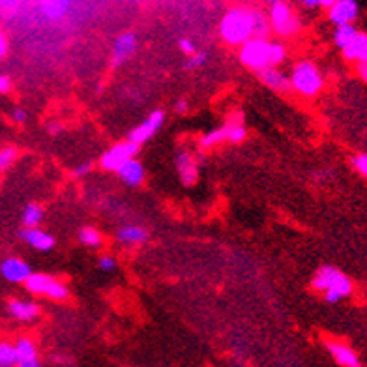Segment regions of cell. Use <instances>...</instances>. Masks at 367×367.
<instances>
[{"instance_id":"obj_24","label":"cell","mask_w":367,"mask_h":367,"mask_svg":"<svg viewBox=\"0 0 367 367\" xmlns=\"http://www.w3.org/2000/svg\"><path fill=\"white\" fill-rule=\"evenodd\" d=\"M77 238H79V244L90 248V250H97L103 245V236L96 227H83Z\"/></svg>"},{"instance_id":"obj_1","label":"cell","mask_w":367,"mask_h":367,"mask_svg":"<svg viewBox=\"0 0 367 367\" xmlns=\"http://www.w3.org/2000/svg\"><path fill=\"white\" fill-rule=\"evenodd\" d=\"M272 26L265 14L251 8H230L220 23L221 40L230 47H240L250 38H268Z\"/></svg>"},{"instance_id":"obj_13","label":"cell","mask_w":367,"mask_h":367,"mask_svg":"<svg viewBox=\"0 0 367 367\" xmlns=\"http://www.w3.org/2000/svg\"><path fill=\"white\" fill-rule=\"evenodd\" d=\"M0 274L6 281L10 283H25L26 277L32 274V268L26 265L23 259L17 257H8V259L0 265Z\"/></svg>"},{"instance_id":"obj_30","label":"cell","mask_w":367,"mask_h":367,"mask_svg":"<svg viewBox=\"0 0 367 367\" xmlns=\"http://www.w3.org/2000/svg\"><path fill=\"white\" fill-rule=\"evenodd\" d=\"M351 164H352V169H354L358 174H362L363 179H367V152L352 156Z\"/></svg>"},{"instance_id":"obj_15","label":"cell","mask_w":367,"mask_h":367,"mask_svg":"<svg viewBox=\"0 0 367 367\" xmlns=\"http://www.w3.org/2000/svg\"><path fill=\"white\" fill-rule=\"evenodd\" d=\"M19 238L38 251H49L53 250L56 244L55 236L46 233V230L38 229V227H25V229L19 233Z\"/></svg>"},{"instance_id":"obj_2","label":"cell","mask_w":367,"mask_h":367,"mask_svg":"<svg viewBox=\"0 0 367 367\" xmlns=\"http://www.w3.org/2000/svg\"><path fill=\"white\" fill-rule=\"evenodd\" d=\"M312 287L313 291L321 292L324 296V300L328 304H337L343 298H349L352 294V291H354V285H352V281L349 280L347 275L343 274L339 268L330 265L321 266L315 272Z\"/></svg>"},{"instance_id":"obj_11","label":"cell","mask_w":367,"mask_h":367,"mask_svg":"<svg viewBox=\"0 0 367 367\" xmlns=\"http://www.w3.org/2000/svg\"><path fill=\"white\" fill-rule=\"evenodd\" d=\"M176 171L184 186H193L199 180V161L189 150H180L176 154Z\"/></svg>"},{"instance_id":"obj_3","label":"cell","mask_w":367,"mask_h":367,"mask_svg":"<svg viewBox=\"0 0 367 367\" xmlns=\"http://www.w3.org/2000/svg\"><path fill=\"white\" fill-rule=\"evenodd\" d=\"M291 90L304 97L319 96L324 88V75L313 60H298L291 70Z\"/></svg>"},{"instance_id":"obj_5","label":"cell","mask_w":367,"mask_h":367,"mask_svg":"<svg viewBox=\"0 0 367 367\" xmlns=\"http://www.w3.org/2000/svg\"><path fill=\"white\" fill-rule=\"evenodd\" d=\"M240 62L253 72L272 66V41L268 38H250L240 46Z\"/></svg>"},{"instance_id":"obj_6","label":"cell","mask_w":367,"mask_h":367,"mask_svg":"<svg viewBox=\"0 0 367 367\" xmlns=\"http://www.w3.org/2000/svg\"><path fill=\"white\" fill-rule=\"evenodd\" d=\"M25 287L31 294L46 296V298L55 302H64L68 300V296H70L68 287L64 285L60 280H56V277L47 274H34V272H32V274L26 277Z\"/></svg>"},{"instance_id":"obj_20","label":"cell","mask_w":367,"mask_h":367,"mask_svg":"<svg viewBox=\"0 0 367 367\" xmlns=\"http://www.w3.org/2000/svg\"><path fill=\"white\" fill-rule=\"evenodd\" d=\"M73 0H38L41 14L51 21H58L72 8Z\"/></svg>"},{"instance_id":"obj_7","label":"cell","mask_w":367,"mask_h":367,"mask_svg":"<svg viewBox=\"0 0 367 367\" xmlns=\"http://www.w3.org/2000/svg\"><path fill=\"white\" fill-rule=\"evenodd\" d=\"M139 144L133 143V141H122V143H117L112 144L109 150H105V152L102 154V158H100V165H102V169H105V171H112V173H117L118 169L122 167L128 159L135 158L139 152Z\"/></svg>"},{"instance_id":"obj_17","label":"cell","mask_w":367,"mask_h":367,"mask_svg":"<svg viewBox=\"0 0 367 367\" xmlns=\"http://www.w3.org/2000/svg\"><path fill=\"white\" fill-rule=\"evenodd\" d=\"M117 174H118V179L122 180L126 186H129V188H139V186L144 182V176H147L143 164L135 158L128 159L122 167L118 169Z\"/></svg>"},{"instance_id":"obj_32","label":"cell","mask_w":367,"mask_h":367,"mask_svg":"<svg viewBox=\"0 0 367 367\" xmlns=\"http://www.w3.org/2000/svg\"><path fill=\"white\" fill-rule=\"evenodd\" d=\"M179 47H180V51L184 53V55H193L195 51H197V47H195V43L189 38H182V40L179 41Z\"/></svg>"},{"instance_id":"obj_41","label":"cell","mask_w":367,"mask_h":367,"mask_svg":"<svg viewBox=\"0 0 367 367\" xmlns=\"http://www.w3.org/2000/svg\"><path fill=\"white\" fill-rule=\"evenodd\" d=\"M319 2H321V8H330L331 4H334V2H336V0H319Z\"/></svg>"},{"instance_id":"obj_14","label":"cell","mask_w":367,"mask_h":367,"mask_svg":"<svg viewBox=\"0 0 367 367\" xmlns=\"http://www.w3.org/2000/svg\"><path fill=\"white\" fill-rule=\"evenodd\" d=\"M259 79L265 87H268L274 92H289L291 90V79L287 73H283L277 66H266L259 70Z\"/></svg>"},{"instance_id":"obj_10","label":"cell","mask_w":367,"mask_h":367,"mask_svg":"<svg viewBox=\"0 0 367 367\" xmlns=\"http://www.w3.org/2000/svg\"><path fill=\"white\" fill-rule=\"evenodd\" d=\"M360 16V6L356 0H336L334 4L328 8V19L331 25H347L354 23Z\"/></svg>"},{"instance_id":"obj_21","label":"cell","mask_w":367,"mask_h":367,"mask_svg":"<svg viewBox=\"0 0 367 367\" xmlns=\"http://www.w3.org/2000/svg\"><path fill=\"white\" fill-rule=\"evenodd\" d=\"M225 126H227V132H229V143L238 144L242 141H245L248 137V129H245L244 124V115L240 111L230 112L227 120H225Z\"/></svg>"},{"instance_id":"obj_34","label":"cell","mask_w":367,"mask_h":367,"mask_svg":"<svg viewBox=\"0 0 367 367\" xmlns=\"http://www.w3.org/2000/svg\"><path fill=\"white\" fill-rule=\"evenodd\" d=\"M26 118H28V112H26L23 107H16L14 109V112H11V120H14L16 124H25Z\"/></svg>"},{"instance_id":"obj_27","label":"cell","mask_w":367,"mask_h":367,"mask_svg":"<svg viewBox=\"0 0 367 367\" xmlns=\"http://www.w3.org/2000/svg\"><path fill=\"white\" fill-rule=\"evenodd\" d=\"M17 366L16 347L11 343H0V367Z\"/></svg>"},{"instance_id":"obj_28","label":"cell","mask_w":367,"mask_h":367,"mask_svg":"<svg viewBox=\"0 0 367 367\" xmlns=\"http://www.w3.org/2000/svg\"><path fill=\"white\" fill-rule=\"evenodd\" d=\"M17 156H19V152H17L16 147L0 148V173H4V171H8L11 165L16 164Z\"/></svg>"},{"instance_id":"obj_8","label":"cell","mask_w":367,"mask_h":367,"mask_svg":"<svg viewBox=\"0 0 367 367\" xmlns=\"http://www.w3.org/2000/svg\"><path fill=\"white\" fill-rule=\"evenodd\" d=\"M164 122H165V112L161 111V109H156V111H152L147 118H144L143 122L139 124L137 128H133L132 132H129L128 139L141 147V144L150 141V139H152L154 135L161 129Z\"/></svg>"},{"instance_id":"obj_37","label":"cell","mask_w":367,"mask_h":367,"mask_svg":"<svg viewBox=\"0 0 367 367\" xmlns=\"http://www.w3.org/2000/svg\"><path fill=\"white\" fill-rule=\"evenodd\" d=\"M6 55H8V38H6L4 32L0 31V62Z\"/></svg>"},{"instance_id":"obj_25","label":"cell","mask_w":367,"mask_h":367,"mask_svg":"<svg viewBox=\"0 0 367 367\" xmlns=\"http://www.w3.org/2000/svg\"><path fill=\"white\" fill-rule=\"evenodd\" d=\"M358 34V28L354 26V23H347V25H337L336 31H334V43L336 47L343 49L345 46H349L354 36Z\"/></svg>"},{"instance_id":"obj_33","label":"cell","mask_w":367,"mask_h":367,"mask_svg":"<svg viewBox=\"0 0 367 367\" xmlns=\"http://www.w3.org/2000/svg\"><path fill=\"white\" fill-rule=\"evenodd\" d=\"M90 171H92V164L90 161H85V164L77 165V167L72 171V174H73V179H83V176H87Z\"/></svg>"},{"instance_id":"obj_22","label":"cell","mask_w":367,"mask_h":367,"mask_svg":"<svg viewBox=\"0 0 367 367\" xmlns=\"http://www.w3.org/2000/svg\"><path fill=\"white\" fill-rule=\"evenodd\" d=\"M147 238H148L147 229L139 227V225H124V227H120V229L117 230V240L120 242V244L137 245L147 242Z\"/></svg>"},{"instance_id":"obj_29","label":"cell","mask_w":367,"mask_h":367,"mask_svg":"<svg viewBox=\"0 0 367 367\" xmlns=\"http://www.w3.org/2000/svg\"><path fill=\"white\" fill-rule=\"evenodd\" d=\"M208 60V53L206 51H195L193 55H189V60L184 64V70L188 72H193V70H199L201 66H204Z\"/></svg>"},{"instance_id":"obj_38","label":"cell","mask_w":367,"mask_h":367,"mask_svg":"<svg viewBox=\"0 0 367 367\" xmlns=\"http://www.w3.org/2000/svg\"><path fill=\"white\" fill-rule=\"evenodd\" d=\"M174 111L179 112V115H184V112H188V102L186 100H179V102L174 103Z\"/></svg>"},{"instance_id":"obj_36","label":"cell","mask_w":367,"mask_h":367,"mask_svg":"<svg viewBox=\"0 0 367 367\" xmlns=\"http://www.w3.org/2000/svg\"><path fill=\"white\" fill-rule=\"evenodd\" d=\"M356 73L358 77H360V79L367 85V58L362 62H356Z\"/></svg>"},{"instance_id":"obj_18","label":"cell","mask_w":367,"mask_h":367,"mask_svg":"<svg viewBox=\"0 0 367 367\" xmlns=\"http://www.w3.org/2000/svg\"><path fill=\"white\" fill-rule=\"evenodd\" d=\"M8 312L14 319L21 322H31L36 321L40 317V306L36 302H28V300H10L8 304Z\"/></svg>"},{"instance_id":"obj_31","label":"cell","mask_w":367,"mask_h":367,"mask_svg":"<svg viewBox=\"0 0 367 367\" xmlns=\"http://www.w3.org/2000/svg\"><path fill=\"white\" fill-rule=\"evenodd\" d=\"M117 259L112 255H109V253H103V255L97 257V268L102 272H115L117 270Z\"/></svg>"},{"instance_id":"obj_26","label":"cell","mask_w":367,"mask_h":367,"mask_svg":"<svg viewBox=\"0 0 367 367\" xmlns=\"http://www.w3.org/2000/svg\"><path fill=\"white\" fill-rule=\"evenodd\" d=\"M21 220L25 227H40V223L43 221V208L38 203H28L23 210Z\"/></svg>"},{"instance_id":"obj_16","label":"cell","mask_w":367,"mask_h":367,"mask_svg":"<svg viewBox=\"0 0 367 367\" xmlns=\"http://www.w3.org/2000/svg\"><path fill=\"white\" fill-rule=\"evenodd\" d=\"M14 347H16L17 366L19 367H38L40 366L38 349L32 339H28V337H19Z\"/></svg>"},{"instance_id":"obj_39","label":"cell","mask_w":367,"mask_h":367,"mask_svg":"<svg viewBox=\"0 0 367 367\" xmlns=\"http://www.w3.org/2000/svg\"><path fill=\"white\" fill-rule=\"evenodd\" d=\"M62 129H64V126H62L60 122H53V124H49V126H47V132L51 133V135H58Z\"/></svg>"},{"instance_id":"obj_40","label":"cell","mask_w":367,"mask_h":367,"mask_svg":"<svg viewBox=\"0 0 367 367\" xmlns=\"http://www.w3.org/2000/svg\"><path fill=\"white\" fill-rule=\"evenodd\" d=\"M302 6H306L307 10H317V8H321V2L319 0H300Z\"/></svg>"},{"instance_id":"obj_12","label":"cell","mask_w":367,"mask_h":367,"mask_svg":"<svg viewBox=\"0 0 367 367\" xmlns=\"http://www.w3.org/2000/svg\"><path fill=\"white\" fill-rule=\"evenodd\" d=\"M324 347H326V351L330 352V356L334 358V362H336L337 366H343V367L362 366L358 354L352 351V347H349L347 343L337 341V339H326V341H324Z\"/></svg>"},{"instance_id":"obj_9","label":"cell","mask_w":367,"mask_h":367,"mask_svg":"<svg viewBox=\"0 0 367 367\" xmlns=\"http://www.w3.org/2000/svg\"><path fill=\"white\" fill-rule=\"evenodd\" d=\"M137 53V36L133 32H122L120 36L115 40L111 53V66L120 68Z\"/></svg>"},{"instance_id":"obj_23","label":"cell","mask_w":367,"mask_h":367,"mask_svg":"<svg viewBox=\"0 0 367 367\" xmlns=\"http://www.w3.org/2000/svg\"><path fill=\"white\" fill-rule=\"evenodd\" d=\"M221 143H229V132H227V126H221V128H216L212 132L204 133L201 137L199 144L203 150H210V148L220 147Z\"/></svg>"},{"instance_id":"obj_4","label":"cell","mask_w":367,"mask_h":367,"mask_svg":"<svg viewBox=\"0 0 367 367\" xmlns=\"http://www.w3.org/2000/svg\"><path fill=\"white\" fill-rule=\"evenodd\" d=\"M268 21L280 38H292L302 31V21L287 0H268Z\"/></svg>"},{"instance_id":"obj_35","label":"cell","mask_w":367,"mask_h":367,"mask_svg":"<svg viewBox=\"0 0 367 367\" xmlns=\"http://www.w3.org/2000/svg\"><path fill=\"white\" fill-rule=\"evenodd\" d=\"M11 87H14V83L8 75H2L0 73V96H4V94H10Z\"/></svg>"},{"instance_id":"obj_19","label":"cell","mask_w":367,"mask_h":367,"mask_svg":"<svg viewBox=\"0 0 367 367\" xmlns=\"http://www.w3.org/2000/svg\"><path fill=\"white\" fill-rule=\"evenodd\" d=\"M343 58L349 62H362L367 58V32H360L354 36V40L341 49Z\"/></svg>"}]
</instances>
